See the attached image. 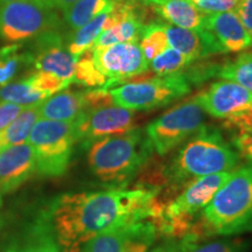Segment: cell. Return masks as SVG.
Wrapping results in <instances>:
<instances>
[{"label":"cell","mask_w":252,"mask_h":252,"mask_svg":"<svg viewBox=\"0 0 252 252\" xmlns=\"http://www.w3.org/2000/svg\"><path fill=\"white\" fill-rule=\"evenodd\" d=\"M204 28L210 31L225 53L244 52L252 47V36L234 11L206 14Z\"/></svg>","instance_id":"17"},{"label":"cell","mask_w":252,"mask_h":252,"mask_svg":"<svg viewBox=\"0 0 252 252\" xmlns=\"http://www.w3.org/2000/svg\"><path fill=\"white\" fill-rule=\"evenodd\" d=\"M11 1H15V0H0V5L6 4V2H11Z\"/></svg>","instance_id":"38"},{"label":"cell","mask_w":252,"mask_h":252,"mask_svg":"<svg viewBox=\"0 0 252 252\" xmlns=\"http://www.w3.org/2000/svg\"><path fill=\"white\" fill-rule=\"evenodd\" d=\"M191 62H194L193 60L169 47L165 53L150 62V68L157 76H171L181 74Z\"/></svg>","instance_id":"30"},{"label":"cell","mask_w":252,"mask_h":252,"mask_svg":"<svg viewBox=\"0 0 252 252\" xmlns=\"http://www.w3.org/2000/svg\"><path fill=\"white\" fill-rule=\"evenodd\" d=\"M61 25L55 9L40 0H15L0 5V40L20 42L33 39Z\"/></svg>","instance_id":"10"},{"label":"cell","mask_w":252,"mask_h":252,"mask_svg":"<svg viewBox=\"0 0 252 252\" xmlns=\"http://www.w3.org/2000/svg\"><path fill=\"white\" fill-rule=\"evenodd\" d=\"M150 219L139 217L113 225L84 245L81 252H147L159 238Z\"/></svg>","instance_id":"12"},{"label":"cell","mask_w":252,"mask_h":252,"mask_svg":"<svg viewBox=\"0 0 252 252\" xmlns=\"http://www.w3.org/2000/svg\"><path fill=\"white\" fill-rule=\"evenodd\" d=\"M140 48L149 63L169 48L163 23L153 21L145 25L140 36Z\"/></svg>","instance_id":"27"},{"label":"cell","mask_w":252,"mask_h":252,"mask_svg":"<svg viewBox=\"0 0 252 252\" xmlns=\"http://www.w3.org/2000/svg\"><path fill=\"white\" fill-rule=\"evenodd\" d=\"M5 252H63L47 220H41L26 237L9 245Z\"/></svg>","instance_id":"20"},{"label":"cell","mask_w":252,"mask_h":252,"mask_svg":"<svg viewBox=\"0 0 252 252\" xmlns=\"http://www.w3.org/2000/svg\"><path fill=\"white\" fill-rule=\"evenodd\" d=\"M112 2L113 0H77L63 11V18L72 31H76L106 11Z\"/></svg>","instance_id":"24"},{"label":"cell","mask_w":252,"mask_h":252,"mask_svg":"<svg viewBox=\"0 0 252 252\" xmlns=\"http://www.w3.org/2000/svg\"><path fill=\"white\" fill-rule=\"evenodd\" d=\"M158 194L159 190L143 186L64 194L50 207L48 222L63 252H81L88 242L113 225L150 219Z\"/></svg>","instance_id":"1"},{"label":"cell","mask_w":252,"mask_h":252,"mask_svg":"<svg viewBox=\"0 0 252 252\" xmlns=\"http://www.w3.org/2000/svg\"><path fill=\"white\" fill-rule=\"evenodd\" d=\"M75 125L77 141L86 146L97 139L125 134L137 128L134 111L116 104L87 110Z\"/></svg>","instance_id":"13"},{"label":"cell","mask_w":252,"mask_h":252,"mask_svg":"<svg viewBox=\"0 0 252 252\" xmlns=\"http://www.w3.org/2000/svg\"><path fill=\"white\" fill-rule=\"evenodd\" d=\"M0 151H1V146H0Z\"/></svg>","instance_id":"40"},{"label":"cell","mask_w":252,"mask_h":252,"mask_svg":"<svg viewBox=\"0 0 252 252\" xmlns=\"http://www.w3.org/2000/svg\"><path fill=\"white\" fill-rule=\"evenodd\" d=\"M36 172L35 157L28 141L0 151V195L20 187Z\"/></svg>","instance_id":"15"},{"label":"cell","mask_w":252,"mask_h":252,"mask_svg":"<svg viewBox=\"0 0 252 252\" xmlns=\"http://www.w3.org/2000/svg\"><path fill=\"white\" fill-rule=\"evenodd\" d=\"M47 98L48 96L32 86L27 77L19 82L7 83L0 87V100L17 104L24 108L40 105Z\"/></svg>","instance_id":"25"},{"label":"cell","mask_w":252,"mask_h":252,"mask_svg":"<svg viewBox=\"0 0 252 252\" xmlns=\"http://www.w3.org/2000/svg\"><path fill=\"white\" fill-rule=\"evenodd\" d=\"M232 144L239 158L252 163V131L235 134L232 138Z\"/></svg>","instance_id":"33"},{"label":"cell","mask_w":252,"mask_h":252,"mask_svg":"<svg viewBox=\"0 0 252 252\" xmlns=\"http://www.w3.org/2000/svg\"><path fill=\"white\" fill-rule=\"evenodd\" d=\"M147 252H182V251H181L179 242H175L174 239H168L166 243L153 247Z\"/></svg>","instance_id":"36"},{"label":"cell","mask_w":252,"mask_h":252,"mask_svg":"<svg viewBox=\"0 0 252 252\" xmlns=\"http://www.w3.org/2000/svg\"><path fill=\"white\" fill-rule=\"evenodd\" d=\"M21 64H31L30 53L21 52L19 45L0 49V86H5L17 74Z\"/></svg>","instance_id":"31"},{"label":"cell","mask_w":252,"mask_h":252,"mask_svg":"<svg viewBox=\"0 0 252 252\" xmlns=\"http://www.w3.org/2000/svg\"><path fill=\"white\" fill-rule=\"evenodd\" d=\"M39 119V105L25 108L20 115L0 133L1 150L26 143L34 125Z\"/></svg>","instance_id":"21"},{"label":"cell","mask_w":252,"mask_h":252,"mask_svg":"<svg viewBox=\"0 0 252 252\" xmlns=\"http://www.w3.org/2000/svg\"><path fill=\"white\" fill-rule=\"evenodd\" d=\"M143 20L139 18H128L109 30L102 32L93 48H104L117 43L139 42L144 28Z\"/></svg>","instance_id":"22"},{"label":"cell","mask_w":252,"mask_h":252,"mask_svg":"<svg viewBox=\"0 0 252 252\" xmlns=\"http://www.w3.org/2000/svg\"><path fill=\"white\" fill-rule=\"evenodd\" d=\"M190 1L197 9L208 14L235 11L239 0H190Z\"/></svg>","instance_id":"32"},{"label":"cell","mask_w":252,"mask_h":252,"mask_svg":"<svg viewBox=\"0 0 252 252\" xmlns=\"http://www.w3.org/2000/svg\"><path fill=\"white\" fill-rule=\"evenodd\" d=\"M169 47L174 48L193 61H200L210 56L224 54L220 41L206 28H181L163 23Z\"/></svg>","instance_id":"16"},{"label":"cell","mask_w":252,"mask_h":252,"mask_svg":"<svg viewBox=\"0 0 252 252\" xmlns=\"http://www.w3.org/2000/svg\"><path fill=\"white\" fill-rule=\"evenodd\" d=\"M76 141L75 122L39 119L28 138L35 157L36 172L45 176L64 174Z\"/></svg>","instance_id":"6"},{"label":"cell","mask_w":252,"mask_h":252,"mask_svg":"<svg viewBox=\"0 0 252 252\" xmlns=\"http://www.w3.org/2000/svg\"><path fill=\"white\" fill-rule=\"evenodd\" d=\"M232 172V171H231ZM231 172L197 178L172 193L173 196L154 198L150 220L160 236L180 239L193 234L197 220L215 194L229 180Z\"/></svg>","instance_id":"3"},{"label":"cell","mask_w":252,"mask_h":252,"mask_svg":"<svg viewBox=\"0 0 252 252\" xmlns=\"http://www.w3.org/2000/svg\"><path fill=\"white\" fill-rule=\"evenodd\" d=\"M219 77L235 82L252 93V50L241 53L220 65Z\"/></svg>","instance_id":"26"},{"label":"cell","mask_w":252,"mask_h":252,"mask_svg":"<svg viewBox=\"0 0 252 252\" xmlns=\"http://www.w3.org/2000/svg\"><path fill=\"white\" fill-rule=\"evenodd\" d=\"M206 112L191 97L173 106L145 128L153 152L162 157L172 152L206 125Z\"/></svg>","instance_id":"9"},{"label":"cell","mask_w":252,"mask_h":252,"mask_svg":"<svg viewBox=\"0 0 252 252\" xmlns=\"http://www.w3.org/2000/svg\"><path fill=\"white\" fill-rule=\"evenodd\" d=\"M145 5L173 26L189 30L204 28L206 13L195 7L190 0H147Z\"/></svg>","instance_id":"19"},{"label":"cell","mask_w":252,"mask_h":252,"mask_svg":"<svg viewBox=\"0 0 252 252\" xmlns=\"http://www.w3.org/2000/svg\"><path fill=\"white\" fill-rule=\"evenodd\" d=\"M191 86L185 75L149 77L109 89L113 103L132 111L163 108L190 93Z\"/></svg>","instance_id":"8"},{"label":"cell","mask_w":252,"mask_h":252,"mask_svg":"<svg viewBox=\"0 0 252 252\" xmlns=\"http://www.w3.org/2000/svg\"><path fill=\"white\" fill-rule=\"evenodd\" d=\"M182 252H247V243L242 239H217L202 241L193 237L182 238L179 241Z\"/></svg>","instance_id":"28"},{"label":"cell","mask_w":252,"mask_h":252,"mask_svg":"<svg viewBox=\"0 0 252 252\" xmlns=\"http://www.w3.org/2000/svg\"><path fill=\"white\" fill-rule=\"evenodd\" d=\"M25 108L17 104L0 102V133L20 115Z\"/></svg>","instance_id":"34"},{"label":"cell","mask_w":252,"mask_h":252,"mask_svg":"<svg viewBox=\"0 0 252 252\" xmlns=\"http://www.w3.org/2000/svg\"><path fill=\"white\" fill-rule=\"evenodd\" d=\"M108 13L109 8L94 18L90 23L75 31L68 43V49L72 56L78 59L82 54L93 48L98 36L105 30Z\"/></svg>","instance_id":"23"},{"label":"cell","mask_w":252,"mask_h":252,"mask_svg":"<svg viewBox=\"0 0 252 252\" xmlns=\"http://www.w3.org/2000/svg\"><path fill=\"white\" fill-rule=\"evenodd\" d=\"M234 12L252 36V0H239Z\"/></svg>","instance_id":"35"},{"label":"cell","mask_w":252,"mask_h":252,"mask_svg":"<svg viewBox=\"0 0 252 252\" xmlns=\"http://www.w3.org/2000/svg\"><path fill=\"white\" fill-rule=\"evenodd\" d=\"M28 53L31 64L34 65L36 71L50 74L69 84L72 83L77 59L70 54L58 30L36 36L33 50Z\"/></svg>","instance_id":"14"},{"label":"cell","mask_w":252,"mask_h":252,"mask_svg":"<svg viewBox=\"0 0 252 252\" xmlns=\"http://www.w3.org/2000/svg\"><path fill=\"white\" fill-rule=\"evenodd\" d=\"M153 149L145 130L97 139L88 145L91 172L108 185L123 186L139 174L152 159Z\"/></svg>","instance_id":"5"},{"label":"cell","mask_w":252,"mask_h":252,"mask_svg":"<svg viewBox=\"0 0 252 252\" xmlns=\"http://www.w3.org/2000/svg\"><path fill=\"white\" fill-rule=\"evenodd\" d=\"M43 5L48 6V7L53 9H61V11H65L69 6H71L77 0H40Z\"/></svg>","instance_id":"37"},{"label":"cell","mask_w":252,"mask_h":252,"mask_svg":"<svg viewBox=\"0 0 252 252\" xmlns=\"http://www.w3.org/2000/svg\"><path fill=\"white\" fill-rule=\"evenodd\" d=\"M86 111L87 102L84 91H60L39 105L40 119L48 121L76 122Z\"/></svg>","instance_id":"18"},{"label":"cell","mask_w":252,"mask_h":252,"mask_svg":"<svg viewBox=\"0 0 252 252\" xmlns=\"http://www.w3.org/2000/svg\"><path fill=\"white\" fill-rule=\"evenodd\" d=\"M72 83L80 84V86L87 88H93V89H96V88L105 89L106 88L108 78L104 76L94 64L91 50H88L77 59Z\"/></svg>","instance_id":"29"},{"label":"cell","mask_w":252,"mask_h":252,"mask_svg":"<svg viewBox=\"0 0 252 252\" xmlns=\"http://www.w3.org/2000/svg\"><path fill=\"white\" fill-rule=\"evenodd\" d=\"M138 1H139V0H138ZM140 1L143 2V4H146V1H147V0H140Z\"/></svg>","instance_id":"39"},{"label":"cell","mask_w":252,"mask_h":252,"mask_svg":"<svg viewBox=\"0 0 252 252\" xmlns=\"http://www.w3.org/2000/svg\"><path fill=\"white\" fill-rule=\"evenodd\" d=\"M94 64L108 78L105 89L127 83L135 77L149 78L150 63L145 58L139 43H117L104 48H91Z\"/></svg>","instance_id":"11"},{"label":"cell","mask_w":252,"mask_h":252,"mask_svg":"<svg viewBox=\"0 0 252 252\" xmlns=\"http://www.w3.org/2000/svg\"><path fill=\"white\" fill-rule=\"evenodd\" d=\"M252 231V163L231 172L201 214L189 237L235 236Z\"/></svg>","instance_id":"4"},{"label":"cell","mask_w":252,"mask_h":252,"mask_svg":"<svg viewBox=\"0 0 252 252\" xmlns=\"http://www.w3.org/2000/svg\"><path fill=\"white\" fill-rule=\"evenodd\" d=\"M204 112L235 134L252 131V93L231 81H217L194 96Z\"/></svg>","instance_id":"7"},{"label":"cell","mask_w":252,"mask_h":252,"mask_svg":"<svg viewBox=\"0 0 252 252\" xmlns=\"http://www.w3.org/2000/svg\"><path fill=\"white\" fill-rule=\"evenodd\" d=\"M239 161L238 153L222 133L204 125L180 145L169 165L163 167V181H167L168 193L172 194L197 178L234 171Z\"/></svg>","instance_id":"2"}]
</instances>
